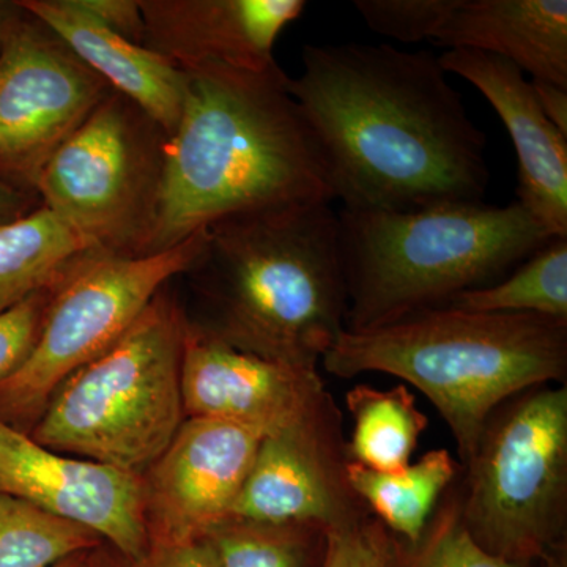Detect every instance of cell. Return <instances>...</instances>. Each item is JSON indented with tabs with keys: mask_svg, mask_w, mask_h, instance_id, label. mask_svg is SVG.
Instances as JSON below:
<instances>
[{
	"mask_svg": "<svg viewBox=\"0 0 567 567\" xmlns=\"http://www.w3.org/2000/svg\"><path fill=\"white\" fill-rule=\"evenodd\" d=\"M289 91L342 210L484 203L487 137L439 58L391 44H308Z\"/></svg>",
	"mask_w": 567,
	"mask_h": 567,
	"instance_id": "cell-1",
	"label": "cell"
},
{
	"mask_svg": "<svg viewBox=\"0 0 567 567\" xmlns=\"http://www.w3.org/2000/svg\"><path fill=\"white\" fill-rule=\"evenodd\" d=\"M183 73L182 114L164 145L155 215L141 256L175 248L238 213L334 203L327 158L281 66Z\"/></svg>",
	"mask_w": 567,
	"mask_h": 567,
	"instance_id": "cell-2",
	"label": "cell"
},
{
	"mask_svg": "<svg viewBox=\"0 0 567 567\" xmlns=\"http://www.w3.org/2000/svg\"><path fill=\"white\" fill-rule=\"evenodd\" d=\"M183 275L199 281L210 312L188 327L244 352L319 371L346 331L341 221L331 203L219 219Z\"/></svg>",
	"mask_w": 567,
	"mask_h": 567,
	"instance_id": "cell-3",
	"label": "cell"
},
{
	"mask_svg": "<svg viewBox=\"0 0 567 567\" xmlns=\"http://www.w3.org/2000/svg\"><path fill=\"white\" fill-rule=\"evenodd\" d=\"M322 364L341 379L383 372L417 388L450 425L465 465L499 405L532 388L566 385L567 322L440 306L346 330Z\"/></svg>",
	"mask_w": 567,
	"mask_h": 567,
	"instance_id": "cell-4",
	"label": "cell"
},
{
	"mask_svg": "<svg viewBox=\"0 0 567 567\" xmlns=\"http://www.w3.org/2000/svg\"><path fill=\"white\" fill-rule=\"evenodd\" d=\"M347 331L445 306L494 284L551 240L520 204H443L410 212L339 210Z\"/></svg>",
	"mask_w": 567,
	"mask_h": 567,
	"instance_id": "cell-5",
	"label": "cell"
},
{
	"mask_svg": "<svg viewBox=\"0 0 567 567\" xmlns=\"http://www.w3.org/2000/svg\"><path fill=\"white\" fill-rule=\"evenodd\" d=\"M186 317L164 286L140 319L52 394L31 435L55 453L142 476L183 421Z\"/></svg>",
	"mask_w": 567,
	"mask_h": 567,
	"instance_id": "cell-6",
	"label": "cell"
},
{
	"mask_svg": "<svg viewBox=\"0 0 567 567\" xmlns=\"http://www.w3.org/2000/svg\"><path fill=\"white\" fill-rule=\"evenodd\" d=\"M464 527L487 554L536 566L566 543L567 388H532L488 417L466 462Z\"/></svg>",
	"mask_w": 567,
	"mask_h": 567,
	"instance_id": "cell-7",
	"label": "cell"
},
{
	"mask_svg": "<svg viewBox=\"0 0 567 567\" xmlns=\"http://www.w3.org/2000/svg\"><path fill=\"white\" fill-rule=\"evenodd\" d=\"M204 235L151 256L96 249L82 257L55 286L31 353L0 379V421L31 434L59 386L111 349L155 295L185 274Z\"/></svg>",
	"mask_w": 567,
	"mask_h": 567,
	"instance_id": "cell-8",
	"label": "cell"
},
{
	"mask_svg": "<svg viewBox=\"0 0 567 567\" xmlns=\"http://www.w3.org/2000/svg\"><path fill=\"white\" fill-rule=\"evenodd\" d=\"M167 133L111 92L39 175L35 194L104 251L141 256L162 183Z\"/></svg>",
	"mask_w": 567,
	"mask_h": 567,
	"instance_id": "cell-9",
	"label": "cell"
},
{
	"mask_svg": "<svg viewBox=\"0 0 567 567\" xmlns=\"http://www.w3.org/2000/svg\"><path fill=\"white\" fill-rule=\"evenodd\" d=\"M111 92L24 10L0 48V181L37 196L35 183L52 153Z\"/></svg>",
	"mask_w": 567,
	"mask_h": 567,
	"instance_id": "cell-10",
	"label": "cell"
},
{
	"mask_svg": "<svg viewBox=\"0 0 567 567\" xmlns=\"http://www.w3.org/2000/svg\"><path fill=\"white\" fill-rule=\"evenodd\" d=\"M346 445L331 398L301 423L264 436L227 520L327 533L368 517L347 477Z\"/></svg>",
	"mask_w": 567,
	"mask_h": 567,
	"instance_id": "cell-11",
	"label": "cell"
},
{
	"mask_svg": "<svg viewBox=\"0 0 567 567\" xmlns=\"http://www.w3.org/2000/svg\"><path fill=\"white\" fill-rule=\"evenodd\" d=\"M264 435L213 417H186L144 477L152 544L203 539L229 517Z\"/></svg>",
	"mask_w": 567,
	"mask_h": 567,
	"instance_id": "cell-12",
	"label": "cell"
},
{
	"mask_svg": "<svg viewBox=\"0 0 567 567\" xmlns=\"http://www.w3.org/2000/svg\"><path fill=\"white\" fill-rule=\"evenodd\" d=\"M0 494L17 496L111 540L140 561L151 550L144 477L69 457L0 421Z\"/></svg>",
	"mask_w": 567,
	"mask_h": 567,
	"instance_id": "cell-13",
	"label": "cell"
},
{
	"mask_svg": "<svg viewBox=\"0 0 567 567\" xmlns=\"http://www.w3.org/2000/svg\"><path fill=\"white\" fill-rule=\"evenodd\" d=\"M183 409L264 436L301 423L330 395L316 369H301L244 352L186 323L182 361Z\"/></svg>",
	"mask_w": 567,
	"mask_h": 567,
	"instance_id": "cell-14",
	"label": "cell"
},
{
	"mask_svg": "<svg viewBox=\"0 0 567 567\" xmlns=\"http://www.w3.org/2000/svg\"><path fill=\"white\" fill-rule=\"evenodd\" d=\"M303 0H140L144 47L181 71L278 65L276 40L303 14Z\"/></svg>",
	"mask_w": 567,
	"mask_h": 567,
	"instance_id": "cell-15",
	"label": "cell"
},
{
	"mask_svg": "<svg viewBox=\"0 0 567 567\" xmlns=\"http://www.w3.org/2000/svg\"><path fill=\"white\" fill-rule=\"evenodd\" d=\"M439 61L475 85L505 123L517 153V203L551 237H567V136L540 110L532 81L484 52L450 50Z\"/></svg>",
	"mask_w": 567,
	"mask_h": 567,
	"instance_id": "cell-16",
	"label": "cell"
},
{
	"mask_svg": "<svg viewBox=\"0 0 567 567\" xmlns=\"http://www.w3.org/2000/svg\"><path fill=\"white\" fill-rule=\"evenodd\" d=\"M103 78L112 91L140 106L167 133L181 118L186 76L144 44L111 32L81 9L78 0H17Z\"/></svg>",
	"mask_w": 567,
	"mask_h": 567,
	"instance_id": "cell-17",
	"label": "cell"
},
{
	"mask_svg": "<svg viewBox=\"0 0 567 567\" xmlns=\"http://www.w3.org/2000/svg\"><path fill=\"white\" fill-rule=\"evenodd\" d=\"M434 43L495 55L567 89L566 0H457Z\"/></svg>",
	"mask_w": 567,
	"mask_h": 567,
	"instance_id": "cell-18",
	"label": "cell"
},
{
	"mask_svg": "<svg viewBox=\"0 0 567 567\" xmlns=\"http://www.w3.org/2000/svg\"><path fill=\"white\" fill-rule=\"evenodd\" d=\"M96 246L50 208L0 226V315L55 286Z\"/></svg>",
	"mask_w": 567,
	"mask_h": 567,
	"instance_id": "cell-19",
	"label": "cell"
},
{
	"mask_svg": "<svg viewBox=\"0 0 567 567\" xmlns=\"http://www.w3.org/2000/svg\"><path fill=\"white\" fill-rule=\"evenodd\" d=\"M456 475L457 462L446 450L431 451L416 464L395 473L347 462V477L354 495L391 535L409 543L423 535L440 496Z\"/></svg>",
	"mask_w": 567,
	"mask_h": 567,
	"instance_id": "cell-20",
	"label": "cell"
},
{
	"mask_svg": "<svg viewBox=\"0 0 567 567\" xmlns=\"http://www.w3.org/2000/svg\"><path fill=\"white\" fill-rule=\"evenodd\" d=\"M346 402L353 417L352 440L346 445L349 462L382 473L401 472L412 464L429 420L409 388L358 385L347 393Z\"/></svg>",
	"mask_w": 567,
	"mask_h": 567,
	"instance_id": "cell-21",
	"label": "cell"
},
{
	"mask_svg": "<svg viewBox=\"0 0 567 567\" xmlns=\"http://www.w3.org/2000/svg\"><path fill=\"white\" fill-rule=\"evenodd\" d=\"M445 306L477 312L535 315L567 322V237L551 238L513 274L458 293Z\"/></svg>",
	"mask_w": 567,
	"mask_h": 567,
	"instance_id": "cell-22",
	"label": "cell"
},
{
	"mask_svg": "<svg viewBox=\"0 0 567 567\" xmlns=\"http://www.w3.org/2000/svg\"><path fill=\"white\" fill-rule=\"evenodd\" d=\"M100 539L92 529L0 494V567H54Z\"/></svg>",
	"mask_w": 567,
	"mask_h": 567,
	"instance_id": "cell-23",
	"label": "cell"
},
{
	"mask_svg": "<svg viewBox=\"0 0 567 567\" xmlns=\"http://www.w3.org/2000/svg\"><path fill=\"white\" fill-rule=\"evenodd\" d=\"M322 529L309 525L245 524L226 520L203 537L219 567H308L315 537Z\"/></svg>",
	"mask_w": 567,
	"mask_h": 567,
	"instance_id": "cell-24",
	"label": "cell"
},
{
	"mask_svg": "<svg viewBox=\"0 0 567 567\" xmlns=\"http://www.w3.org/2000/svg\"><path fill=\"white\" fill-rule=\"evenodd\" d=\"M388 567H536L487 554L464 527L458 498H447L415 543L393 535Z\"/></svg>",
	"mask_w": 567,
	"mask_h": 567,
	"instance_id": "cell-25",
	"label": "cell"
},
{
	"mask_svg": "<svg viewBox=\"0 0 567 567\" xmlns=\"http://www.w3.org/2000/svg\"><path fill=\"white\" fill-rule=\"evenodd\" d=\"M457 0H357L354 10L379 35L420 43L434 41Z\"/></svg>",
	"mask_w": 567,
	"mask_h": 567,
	"instance_id": "cell-26",
	"label": "cell"
},
{
	"mask_svg": "<svg viewBox=\"0 0 567 567\" xmlns=\"http://www.w3.org/2000/svg\"><path fill=\"white\" fill-rule=\"evenodd\" d=\"M391 547L393 535L368 516L324 533L322 567H388Z\"/></svg>",
	"mask_w": 567,
	"mask_h": 567,
	"instance_id": "cell-27",
	"label": "cell"
},
{
	"mask_svg": "<svg viewBox=\"0 0 567 567\" xmlns=\"http://www.w3.org/2000/svg\"><path fill=\"white\" fill-rule=\"evenodd\" d=\"M55 286L32 295L10 311L0 315V379L14 371L31 353L39 339Z\"/></svg>",
	"mask_w": 567,
	"mask_h": 567,
	"instance_id": "cell-28",
	"label": "cell"
},
{
	"mask_svg": "<svg viewBox=\"0 0 567 567\" xmlns=\"http://www.w3.org/2000/svg\"><path fill=\"white\" fill-rule=\"evenodd\" d=\"M93 20L133 43L144 44V20L140 0H78Z\"/></svg>",
	"mask_w": 567,
	"mask_h": 567,
	"instance_id": "cell-29",
	"label": "cell"
},
{
	"mask_svg": "<svg viewBox=\"0 0 567 567\" xmlns=\"http://www.w3.org/2000/svg\"><path fill=\"white\" fill-rule=\"evenodd\" d=\"M133 567H219L207 540L185 544H152L151 550Z\"/></svg>",
	"mask_w": 567,
	"mask_h": 567,
	"instance_id": "cell-30",
	"label": "cell"
},
{
	"mask_svg": "<svg viewBox=\"0 0 567 567\" xmlns=\"http://www.w3.org/2000/svg\"><path fill=\"white\" fill-rule=\"evenodd\" d=\"M532 85L540 110L567 136V89L544 81H532Z\"/></svg>",
	"mask_w": 567,
	"mask_h": 567,
	"instance_id": "cell-31",
	"label": "cell"
},
{
	"mask_svg": "<svg viewBox=\"0 0 567 567\" xmlns=\"http://www.w3.org/2000/svg\"><path fill=\"white\" fill-rule=\"evenodd\" d=\"M40 205L39 197L13 188L9 183L0 181V226L28 215L29 212L35 210Z\"/></svg>",
	"mask_w": 567,
	"mask_h": 567,
	"instance_id": "cell-32",
	"label": "cell"
},
{
	"mask_svg": "<svg viewBox=\"0 0 567 567\" xmlns=\"http://www.w3.org/2000/svg\"><path fill=\"white\" fill-rule=\"evenodd\" d=\"M24 10L18 6V2H9V0H0V48L3 41L13 28L14 22L20 20Z\"/></svg>",
	"mask_w": 567,
	"mask_h": 567,
	"instance_id": "cell-33",
	"label": "cell"
},
{
	"mask_svg": "<svg viewBox=\"0 0 567 567\" xmlns=\"http://www.w3.org/2000/svg\"><path fill=\"white\" fill-rule=\"evenodd\" d=\"M536 567H567V544L555 548L547 557L540 559Z\"/></svg>",
	"mask_w": 567,
	"mask_h": 567,
	"instance_id": "cell-34",
	"label": "cell"
},
{
	"mask_svg": "<svg viewBox=\"0 0 567 567\" xmlns=\"http://www.w3.org/2000/svg\"><path fill=\"white\" fill-rule=\"evenodd\" d=\"M54 567H84V566H82L80 561H76V559L66 558V559H63V561L59 563V565H55Z\"/></svg>",
	"mask_w": 567,
	"mask_h": 567,
	"instance_id": "cell-35",
	"label": "cell"
}]
</instances>
